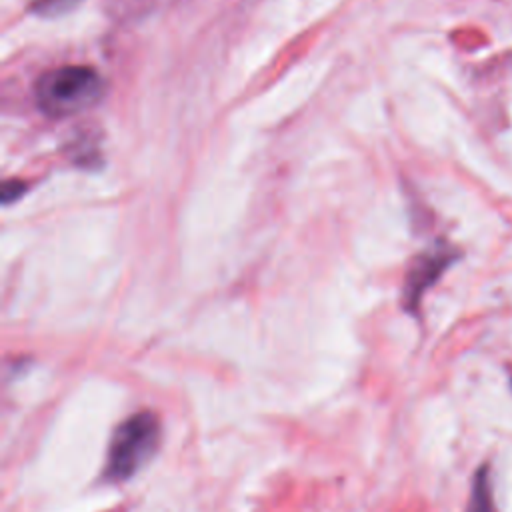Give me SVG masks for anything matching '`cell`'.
<instances>
[{
	"label": "cell",
	"instance_id": "1",
	"mask_svg": "<svg viewBox=\"0 0 512 512\" xmlns=\"http://www.w3.org/2000/svg\"><path fill=\"white\" fill-rule=\"evenodd\" d=\"M104 92L100 74L90 66H62L42 74L34 88L38 108L50 118H66L94 106Z\"/></svg>",
	"mask_w": 512,
	"mask_h": 512
},
{
	"label": "cell",
	"instance_id": "2",
	"mask_svg": "<svg viewBox=\"0 0 512 512\" xmlns=\"http://www.w3.org/2000/svg\"><path fill=\"white\" fill-rule=\"evenodd\" d=\"M160 422L154 412H136L112 434L106 456V478L120 482L134 476L156 452Z\"/></svg>",
	"mask_w": 512,
	"mask_h": 512
},
{
	"label": "cell",
	"instance_id": "3",
	"mask_svg": "<svg viewBox=\"0 0 512 512\" xmlns=\"http://www.w3.org/2000/svg\"><path fill=\"white\" fill-rule=\"evenodd\" d=\"M452 260H454V252L446 246H436L426 254L418 256L406 280V290H404L406 304L416 306L422 294L440 278V274L446 270V266Z\"/></svg>",
	"mask_w": 512,
	"mask_h": 512
},
{
	"label": "cell",
	"instance_id": "4",
	"mask_svg": "<svg viewBox=\"0 0 512 512\" xmlns=\"http://www.w3.org/2000/svg\"><path fill=\"white\" fill-rule=\"evenodd\" d=\"M468 512H496L492 502V490H490V476L488 470L482 468L474 478V488L470 494Z\"/></svg>",
	"mask_w": 512,
	"mask_h": 512
},
{
	"label": "cell",
	"instance_id": "5",
	"mask_svg": "<svg viewBox=\"0 0 512 512\" xmlns=\"http://www.w3.org/2000/svg\"><path fill=\"white\" fill-rule=\"evenodd\" d=\"M80 2L82 0H32L30 2V10L40 14V16L52 18V16H60V14H64L68 10H72Z\"/></svg>",
	"mask_w": 512,
	"mask_h": 512
}]
</instances>
